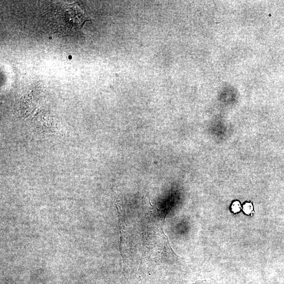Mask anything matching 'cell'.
<instances>
[{
	"instance_id": "2",
	"label": "cell",
	"mask_w": 284,
	"mask_h": 284,
	"mask_svg": "<svg viewBox=\"0 0 284 284\" xmlns=\"http://www.w3.org/2000/svg\"><path fill=\"white\" fill-rule=\"evenodd\" d=\"M253 207L252 204L246 203L243 206V211L246 214H249L252 212Z\"/></svg>"
},
{
	"instance_id": "1",
	"label": "cell",
	"mask_w": 284,
	"mask_h": 284,
	"mask_svg": "<svg viewBox=\"0 0 284 284\" xmlns=\"http://www.w3.org/2000/svg\"><path fill=\"white\" fill-rule=\"evenodd\" d=\"M53 27L59 32L70 33L80 30L88 21L79 6L68 5L60 8L54 16Z\"/></svg>"
},
{
	"instance_id": "3",
	"label": "cell",
	"mask_w": 284,
	"mask_h": 284,
	"mask_svg": "<svg viewBox=\"0 0 284 284\" xmlns=\"http://www.w3.org/2000/svg\"><path fill=\"white\" fill-rule=\"evenodd\" d=\"M241 206L240 203L237 201L234 203L231 206V210L234 213H238L241 211Z\"/></svg>"
}]
</instances>
